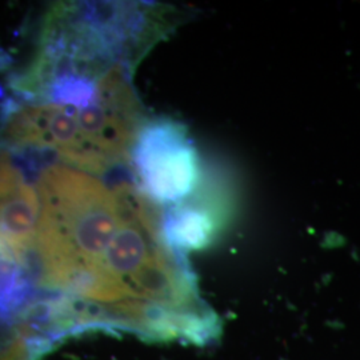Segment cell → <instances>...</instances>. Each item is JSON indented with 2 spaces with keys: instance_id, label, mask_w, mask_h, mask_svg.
Segmentation results:
<instances>
[{
  "instance_id": "cell-2",
  "label": "cell",
  "mask_w": 360,
  "mask_h": 360,
  "mask_svg": "<svg viewBox=\"0 0 360 360\" xmlns=\"http://www.w3.org/2000/svg\"><path fill=\"white\" fill-rule=\"evenodd\" d=\"M141 193L172 207L187 200L199 180L198 154L187 129L169 119L144 123L129 155Z\"/></svg>"
},
{
  "instance_id": "cell-5",
  "label": "cell",
  "mask_w": 360,
  "mask_h": 360,
  "mask_svg": "<svg viewBox=\"0 0 360 360\" xmlns=\"http://www.w3.org/2000/svg\"><path fill=\"white\" fill-rule=\"evenodd\" d=\"M0 360H28L25 342L15 335L13 342L0 352Z\"/></svg>"
},
{
  "instance_id": "cell-4",
  "label": "cell",
  "mask_w": 360,
  "mask_h": 360,
  "mask_svg": "<svg viewBox=\"0 0 360 360\" xmlns=\"http://www.w3.org/2000/svg\"><path fill=\"white\" fill-rule=\"evenodd\" d=\"M38 285L26 266L0 243V323H15L38 297Z\"/></svg>"
},
{
  "instance_id": "cell-1",
  "label": "cell",
  "mask_w": 360,
  "mask_h": 360,
  "mask_svg": "<svg viewBox=\"0 0 360 360\" xmlns=\"http://www.w3.org/2000/svg\"><path fill=\"white\" fill-rule=\"evenodd\" d=\"M168 8L143 1H65L47 15L39 52L134 68L167 34Z\"/></svg>"
},
{
  "instance_id": "cell-3",
  "label": "cell",
  "mask_w": 360,
  "mask_h": 360,
  "mask_svg": "<svg viewBox=\"0 0 360 360\" xmlns=\"http://www.w3.org/2000/svg\"><path fill=\"white\" fill-rule=\"evenodd\" d=\"M39 220L38 193L6 154H0V243L27 269L38 239Z\"/></svg>"
}]
</instances>
